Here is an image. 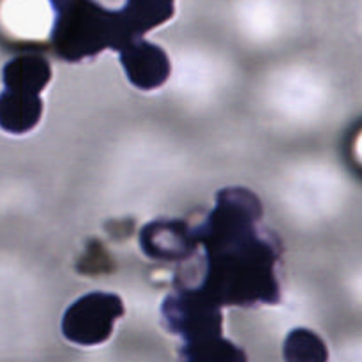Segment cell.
I'll return each mask as SVG.
<instances>
[{"label":"cell","mask_w":362,"mask_h":362,"mask_svg":"<svg viewBox=\"0 0 362 362\" xmlns=\"http://www.w3.org/2000/svg\"><path fill=\"white\" fill-rule=\"evenodd\" d=\"M6 23L14 34L39 37L46 30V14L41 0H13L6 6Z\"/></svg>","instance_id":"obj_1"}]
</instances>
